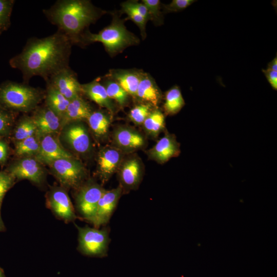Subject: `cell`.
I'll use <instances>...</instances> for the list:
<instances>
[{"label":"cell","mask_w":277,"mask_h":277,"mask_svg":"<svg viewBox=\"0 0 277 277\" xmlns=\"http://www.w3.org/2000/svg\"><path fill=\"white\" fill-rule=\"evenodd\" d=\"M87 121L90 128L97 136L105 135L111 123L110 116L101 111L92 112Z\"/></svg>","instance_id":"obj_25"},{"label":"cell","mask_w":277,"mask_h":277,"mask_svg":"<svg viewBox=\"0 0 277 277\" xmlns=\"http://www.w3.org/2000/svg\"><path fill=\"white\" fill-rule=\"evenodd\" d=\"M8 172L15 179H26L36 184H41L44 177L39 162L29 157L14 163L9 167Z\"/></svg>","instance_id":"obj_11"},{"label":"cell","mask_w":277,"mask_h":277,"mask_svg":"<svg viewBox=\"0 0 277 277\" xmlns=\"http://www.w3.org/2000/svg\"><path fill=\"white\" fill-rule=\"evenodd\" d=\"M101 42L111 55L122 51L125 48L139 44L137 37L129 31L124 22L113 15L111 23L97 33L86 31L82 36L81 44Z\"/></svg>","instance_id":"obj_3"},{"label":"cell","mask_w":277,"mask_h":277,"mask_svg":"<svg viewBox=\"0 0 277 277\" xmlns=\"http://www.w3.org/2000/svg\"><path fill=\"white\" fill-rule=\"evenodd\" d=\"M101 186L89 183L82 186L76 198L77 210L86 220L92 223L100 199L105 191Z\"/></svg>","instance_id":"obj_7"},{"label":"cell","mask_w":277,"mask_h":277,"mask_svg":"<svg viewBox=\"0 0 277 277\" xmlns=\"http://www.w3.org/2000/svg\"><path fill=\"white\" fill-rule=\"evenodd\" d=\"M0 277H5L2 270L0 268Z\"/></svg>","instance_id":"obj_42"},{"label":"cell","mask_w":277,"mask_h":277,"mask_svg":"<svg viewBox=\"0 0 277 277\" xmlns=\"http://www.w3.org/2000/svg\"><path fill=\"white\" fill-rule=\"evenodd\" d=\"M121 7V12L127 15V18L131 19L138 26L142 37L144 39L146 36V25L148 21L131 6L129 1L122 3Z\"/></svg>","instance_id":"obj_30"},{"label":"cell","mask_w":277,"mask_h":277,"mask_svg":"<svg viewBox=\"0 0 277 277\" xmlns=\"http://www.w3.org/2000/svg\"><path fill=\"white\" fill-rule=\"evenodd\" d=\"M113 140L116 148L121 151H133L143 148L145 144V138L140 132L127 127L116 129Z\"/></svg>","instance_id":"obj_17"},{"label":"cell","mask_w":277,"mask_h":277,"mask_svg":"<svg viewBox=\"0 0 277 277\" xmlns=\"http://www.w3.org/2000/svg\"><path fill=\"white\" fill-rule=\"evenodd\" d=\"M15 179L8 172H0V212L3 198L7 191L13 185Z\"/></svg>","instance_id":"obj_36"},{"label":"cell","mask_w":277,"mask_h":277,"mask_svg":"<svg viewBox=\"0 0 277 277\" xmlns=\"http://www.w3.org/2000/svg\"><path fill=\"white\" fill-rule=\"evenodd\" d=\"M144 126L146 131L153 136H156L165 127L164 113L156 108L151 111L144 121Z\"/></svg>","instance_id":"obj_26"},{"label":"cell","mask_w":277,"mask_h":277,"mask_svg":"<svg viewBox=\"0 0 277 277\" xmlns=\"http://www.w3.org/2000/svg\"><path fill=\"white\" fill-rule=\"evenodd\" d=\"M45 102L46 106L61 120L69 104L70 100L66 98L55 88L47 84Z\"/></svg>","instance_id":"obj_23"},{"label":"cell","mask_w":277,"mask_h":277,"mask_svg":"<svg viewBox=\"0 0 277 277\" xmlns=\"http://www.w3.org/2000/svg\"><path fill=\"white\" fill-rule=\"evenodd\" d=\"M46 82L69 100L81 96L82 93L81 84L75 73L69 67L58 71Z\"/></svg>","instance_id":"obj_8"},{"label":"cell","mask_w":277,"mask_h":277,"mask_svg":"<svg viewBox=\"0 0 277 277\" xmlns=\"http://www.w3.org/2000/svg\"><path fill=\"white\" fill-rule=\"evenodd\" d=\"M136 97L156 108L161 102V92L154 80L147 73H143L137 89Z\"/></svg>","instance_id":"obj_19"},{"label":"cell","mask_w":277,"mask_h":277,"mask_svg":"<svg viewBox=\"0 0 277 277\" xmlns=\"http://www.w3.org/2000/svg\"><path fill=\"white\" fill-rule=\"evenodd\" d=\"M47 205L60 219L65 222L74 221L76 215L70 197L65 190L59 188L53 189L49 193Z\"/></svg>","instance_id":"obj_9"},{"label":"cell","mask_w":277,"mask_h":277,"mask_svg":"<svg viewBox=\"0 0 277 277\" xmlns=\"http://www.w3.org/2000/svg\"><path fill=\"white\" fill-rule=\"evenodd\" d=\"M14 4L13 0H0V35L10 26V17Z\"/></svg>","instance_id":"obj_31"},{"label":"cell","mask_w":277,"mask_h":277,"mask_svg":"<svg viewBox=\"0 0 277 277\" xmlns=\"http://www.w3.org/2000/svg\"><path fill=\"white\" fill-rule=\"evenodd\" d=\"M70 158H73L71 154L51 135L41 137L39 149L35 155V159L39 163L50 165L59 159Z\"/></svg>","instance_id":"obj_12"},{"label":"cell","mask_w":277,"mask_h":277,"mask_svg":"<svg viewBox=\"0 0 277 277\" xmlns=\"http://www.w3.org/2000/svg\"><path fill=\"white\" fill-rule=\"evenodd\" d=\"M49 165L61 184L66 187H78L85 176L83 165L73 158L59 159Z\"/></svg>","instance_id":"obj_6"},{"label":"cell","mask_w":277,"mask_h":277,"mask_svg":"<svg viewBox=\"0 0 277 277\" xmlns=\"http://www.w3.org/2000/svg\"><path fill=\"white\" fill-rule=\"evenodd\" d=\"M267 69L274 71L277 72V56L276 55L275 57L270 61L267 65Z\"/></svg>","instance_id":"obj_40"},{"label":"cell","mask_w":277,"mask_h":277,"mask_svg":"<svg viewBox=\"0 0 277 277\" xmlns=\"http://www.w3.org/2000/svg\"><path fill=\"white\" fill-rule=\"evenodd\" d=\"M108 97L123 106L128 102L129 94L114 80L110 77L105 80L104 85Z\"/></svg>","instance_id":"obj_29"},{"label":"cell","mask_w":277,"mask_h":277,"mask_svg":"<svg viewBox=\"0 0 277 277\" xmlns=\"http://www.w3.org/2000/svg\"><path fill=\"white\" fill-rule=\"evenodd\" d=\"M43 12L73 44H81L85 29L106 12L87 0H60Z\"/></svg>","instance_id":"obj_2"},{"label":"cell","mask_w":277,"mask_h":277,"mask_svg":"<svg viewBox=\"0 0 277 277\" xmlns=\"http://www.w3.org/2000/svg\"><path fill=\"white\" fill-rule=\"evenodd\" d=\"M5 230H6V227L5 226V225L1 217V212H0V232L4 231Z\"/></svg>","instance_id":"obj_41"},{"label":"cell","mask_w":277,"mask_h":277,"mask_svg":"<svg viewBox=\"0 0 277 277\" xmlns=\"http://www.w3.org/2000/svg\"><path fill=\"white\" fill-rule=\"evenodd\" d=\"M122 192L120 186L110 190H105L98 201L95 217L92 223L94 227L98 228L109 222Z\"/></svg>","instance_id":"obj_10"},{"label":"cell","mask_w":277,"mask_h":277,"mask_svg":"<svg viewBox=\"0 0 277 277\" xmlns=\"http://www.w3.org/2000/svg\"><path fill=\"white\" fill-rule=\"evenodd\" d=\"M72 45L58 30L45 37L31 38L21 52L10 60L9 64L21 71L25 82L34 76L47 81L58 71L69 67Z\"/></svg>","instance_id":"obj_1"},{"label":"cell","mask_w":277,"mask_h":277,"mask_svg":"<svg viewBox=\"0 0 277 277\" xmlns=\"http://www.w3.org/2000/svg\"><path fill=\"white\" fill-rule=\"evenodd\" d=\"M143 72L132 70H113L110 77L117 83L129 94L136 97L137 89Z\"/></svg>","instance_id":"obj_22"},{"label":"cell","mask_w":277,"mask_h":277,"mask_svg":"<svg viewBox=\"0 0 277 277\" xmlns=\"http://www.w3.org/2000/svg\"><path fill=\"white\" fill-rule=\"evenodd\" d=\"M131 6L147 21L149 20V16L147 7L142 3L136 1H129Z\"/></svg>","instance_id":"obj_37"},{"label":"cell","mask_w":277,"mask_h":277,"mask_svg":"<svg viewBox=\"0 0 277 277\" xmlns=\"http://www.w3.org/2000/svg\"><path fill=\"white\" fill-rule=\"evenodd\" d=\"M76 227L78 231V248L83 254L93 256H106L110 241L108 228Z\"/></svg>","instance_id":"obj_5"},{"label":"cell","mask_w":277,"mask_h":277,"mask_svg":"<svg viewBox=\"0 0 277 277\" xmlns=\"http://www.w3.org/2000/svg\"><path fill=\"white\" fill-rule=\"evenodd\" d=\"M142 177V170L138 160L130 158L121 165L119 171L120 187L122 191L134 190L138 186Z\"/></svg>","instance_id":"obj_14"},{"label":"cell","mask_w":277,"mask_h":277,"mask_svg":"<svg viewBox=\"0 0 277 277\" xmlns=\"http://www.w3.org/2000/svg\"><path fill=\"white\" fill-rule=\"evenodd\" d=\"M13 113L0 106V137L9 134L14 118Z\"/></svg>","instance_id":"obj_34"},{"label":"cell","mask_w":277,"mask_h":277,"mask_svg":"<svg viewBox=\"0 0 277 277\" xmlns=\"http://www.w3.org/2000/svg\"><path fill=\"white\" fill-rule=\"evenodd\" d=\"M37 134V128L32 117L23 118L15 127L13 134L16 142Z\"/></svg>","instance_id":"obj_28"},{"label":"cell","mask_w":277,"mask_h":277,"mask_svg":"<svg viewBox=\"0 0 277 277\" xmlns=\"http://www.w3.org/2000/svg\"><path fill=\"white\" fill-rule=\"evenodd\" d=\"M41 138L36 134L15 142L16 154L18 156L36 155L39 149Z\"/></svg>","instance_id":"obj_27"},{"label":"cell","mask_w":277,"mask_h":277,"mask_svg":"<svg viewBox=\"0 0 277 277\" xmlns=\"http://www.w3.org/2000/svg\"><path fill=\"white\" fill-rule=\"evenodd\" d=\"M64 138L75 151L84 153L90 148V140L88 131L81 123H73L65 131Z\"/></svg>","instance_id":"obj_18"},{"label":"cell","mask_w":277,"mask_h":277,"mask_svg":"<svg viewBox=\"0 0 277 277\" xmlns=\"http://www.w3.org/2000/svg\"><path fill=\"white\" fill-rule=\"evenodd\" d=\"M151 107L152 106L148 104H142L134 107L129 112V118L136 124H143L151 112Z\"/></svg>","instance_id":"obj_33"},{"label":"cell","mask_w":277,"mask_h":277,"mask_svg":"<svg viewBox=\"0 0 277 277\" xmlns=\"http://www.w3.org/2000/svg\"><path fill=\"white\" fill-rule=\"evenodd\" d=\"M267 80L273 89L277 90V72L267 69H262Z\"/></svg>","instance_id":"obj_38"},{"label":"cell","mask_w":277,"mask_h":277,"mask_svg":"<svg viewBox=\"0 0 277 277\" xmlns=\"http://www.w3.org/2000/svg\"><path fill=\"white\" fill-rule=\"evenodd\" d=\"M185 104L181 91L179 87L174 86L166 92L164 110L167 115L177 113Z\"/></svg>","instance_id":"obj_24"},{"label":"cell","mask_w":277,"mask_h":277,"mask_svg":"<svg viewBox=\"0 0 277 277\" xmlns=\"http://www.w3.org/2000/svg\"><path fill=\"white\" fill-rule=\"evenodd\" d=\"M122 159V151L116 147H108L99 154L98 164L101 177L108 181L118 169Z\"/></svg>","instance_id":"obj_16"},{"label":"cell","mask_w":277,"mask_h":277,"mask_svg":"<svg viewBox=\"0 0 277 277\" xmlns=\"http://www.w3.org/2000/svg\"><path fill=\"white\" fill-rule=\"evenodd\" d=\"M196 1L173 0L168 4H161L163 13H167L182 11Z\"/></svg>","instance_id":"obj_35"},{"label":"cell","mask_w":277,"mask_h":277,"mask_svg":"<svg viewBox=\"0 0 277 277\" xmlns=\"http://www.w3.org/2000/svg\"><path fill=\"white\" fill-rule=\"evenodd\" d=\"M82 92L100 106L105 108L110 112L114 107L112 100L108 97L104 86L97 78L93 81L81 84Z\"/></svg>","instance_id":"obj_20"},{"label":"cell","mask_w":277,"mask_h":277,"mask_svg":"<svg viewBox=\"0 0 277 277\" xmlns=\"http://www.w3.org/2000/svg\"><path fill=\"white\" fill-rule=\"evenodd\" d=\"M8 156V146L7 144L0 140V164H4Z\"/></svg>","instance_id":"obj_39"},{"label":"cell","mask_w":277,"mask_h":277,"mask_svg":"<svg viewBox=\"0 0 277 277\" xmlns=\"http://www.w3.org/2000/svg\"><path fill=\"white\" fill-rule=\"evenodd\" d=\"M142 3L147 7L149 20L152 21L156 26L163 24V13L161 10V3L159 0H143Z\"/></svg>","instance_id":"obj_32"},{"label":"cell","mask_w":277,"mask_h":277,"mask_svg":"<svg viewBox=\"0 0 277 277\" xmlns=\"http://www.w3.org/2000/svg\"><path fill=\"white\" fill-rule=\"evenodd\" d=\"M90 106L81 96L70 100L66 110L61 118V126L74 121L87 120L92 112Z\"/></svg>","instance_id":"obj_21"},{"label":"cell","mask_w":277,"mask_h":277,"mask_svg":"<svg viewBox=\"0 0 277 277\" xmlns=\"http://www.w3.org/2000/svg\"><path fill=\"white\" fill-rule=\"evenodd\" d=\"M41 137L56 132L61 126V118L46 106L38 108L32 117Z\"/></svg>","instance_id":"obj_15"},{"label":"cell","mask_w":277,"mask_h":277,"mask_svg":"<svg viewBox=\"0 0 277 277\" xmlns=\"http://www.w3.org/2000/svg\"><path fill=\"white\" fill-rule=\"evenodd\" d=\"M42 93L26 84L6 81L0 85V106L11 112H28L35 109Z\"/></svg>","instance_id":"obj_4"},{"label":"cell","mask_w":277,"mask_h":277,"mask_svg":"<svg viewBox=\"0 0 277 277\" xmlns=\"http://www.w3.org/2000/svg\"><path fill=\"white\" fill-rule=\"evenodd\" d=\"M150 157L160 164H164L180 153V144L174 134L166 132L149 151Z\"/></svg>","instance_id":"obj_13"}]
</instances>
